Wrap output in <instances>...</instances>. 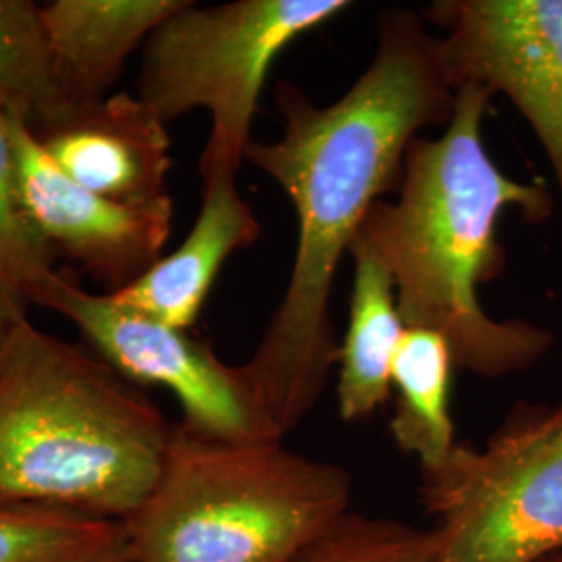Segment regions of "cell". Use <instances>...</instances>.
I'll return each instance as SVG.
<instances>
[{
  "label": "cell",
  "mask_w": 562,
  "mask_h": 562,
  "mask_svg": "<svg viewBox=\"0 0 562 562\" xmlns=\"http://www.w3.org/2000/svg\"><path fill=\"white\" fill-rule=\"evenodd\" d=\"M371 65L340 101L319 106L280 81L278 140H252L255 165L294 204L299 238L283 299L240 371L262 417L283 440L315 408L340 359L329 299L341 257L369 209L398 190L408 144L427 125H448L457 90L440 42L417 11L385 9Z\"/></svg>",
  "instance_id": "1"
},
{
  "label": "cell",
  "mask_w": 562,
  "mask_h": 562,
  "mask_svg": "<svg viewBox=\"0 0 562 562\" xmlns=\"http://www.w3.org/2000/svg\"><path fill=\"white\" fill-rule=\"evenodd\" d=\"M492 97L480 83L457 90L442 134L408 144L398 199L375 202L355 240L392 273L406 327L438 331L459 369L503 380L542 361L554 336L538 323L485 313L480 285L506 265L496 225L508 209L546 222L554 199L546 181L513 180L492 161L482 138Z\"/></svg>",
  "instance_id": "2"
},
{
  "label": "cell",
  "mask_w": 562,
  "mask_h": 562,
  "mask_svg": "<svg viewBox=\"0 0 562 562\" xmlns=\"http://www.w3.org/2000/svg\"><path fill=\"white\" fill-rule=\"evenodd\" d=\"M173 434L106 362L21 322L0 348V508L125 521L161 477Z\"/></svg>",
  "instance_id": "3"
},
{
  "label": "cell",
  "mask_w": 562,
  "mask_h": 562,
  "mask_svg": "<svg viewBox=\"0 0 562 562\" xmlns=\"http://www.w3.org/2000/svg\"><path fill=\"white\" fill-rule=\"evenodd\" d=\"M350 501L340 464L173 423L159 482L123 522L132 562H290Z\"/></svg>",
  "instance_id": "4"
},
{
  "label": "cell",
  "mask_w": 562,
  "mask_h": 562,
  "mask_svg": "<svg viewBox=\"0 0 562 562\" xmlns=\"http://www.w3.org/2000/svg\"><path fill=\"white\" fill-rule=\"evenodd\" d=\"M348 9V0H186L142 46L136 97L165 123L206 109L201 167L240 169L273 60Z\"/></svg>",
  "instance_id": "5"
},
{
  "label": "cell",
  "mask_w": 562,
  "mask_h": 562,
  "mask_svg": "<svg viewBox=\"0 0 562 562\" xmlns=\"http://www.w3.org/2000/svg\"><path fill=\"white\" fill-rule=\"evenodd\" d=\"M440 562H542L562 554V404H517L483 450L459 442L422 471Z\"/></svg>",
  "instance_id": "6"
},
{
  "label": "cell",
  "mask_w": 562,
  "mask_h": 562,
  "mask_svg": "<svg viewBox=\"0 0 562 562\" xmlns=\"http://www.w3.org/2000/svg\"><path fill=\"white\" fill-rule=\"evenodd\" d=\"M23 294L74 323L123 380L167 387L180 402L186 427L225 442H283L262 417L240 364L223 362L209 341L123 306L106 292H88L55 269Z\"/></svg>",
  "instance_id": "7"
},
{
  "label": "cell",
  "mask_w": 562,
  "mask_h": 562,
  "mask_svg": "<svg viewBox=\"0 0 562 562\" xmlns=\"http://www.w3.org/2000/svg\"><path fill=\"white\" fill-rule=\"evenodd\" d=\"M440 55L459 90L480 83L521 113L552 167L562 209V0H438Z\"/></svg>",
  "instance_id": "8"
},
{
  "label": "cell",
  "mask_w": 562,
  "mask_h": 562,
  "mask_svg": "<svg viewBox=\"0 0 562 562\" xmlns=\"http://www.w3.org/2000/svg\"><path fill=\"white\" fill-rule=\"evenodd\" d=\"M7 121L23 206L42 240L78 262L106 294L140 280L171 236L173 201L130 206L99 196L59 171L23 121Z\"/></svg>",
  "instance_id": "9"
},
{
  "label": "cell",
  "mask_w": 562,
  "mask_h": 562,
  "mask_svg": "<svg viewBox=\"0 0 562 562\" xmlns=\"http://www.w3.org/2000/svg\"><path fill=\"white\" fill-rule=\"evenodd\" d=\"M34 138L59 171L99 196L130 206L171 202L167 123L134 94H111Z\"/></svg>",
  "instance_id": "10"
},
{
  "label": "cell",
  "mask_w": 562,
  "mask_h": 562,
  "mask_svg": "<svg viewBox=\"0 0 562 562\" xmlns=\"http://www.w3.org/2000/svg\"><path fill=\"white\" fill-rule=\"evenodd\" d=\"M201 211L186 240L140 280L111 294L123 306L186 331L199 319L223 262L261 236V223L238 190V169L201 167Z\"/></svg>",
  "instance_id": "11"
},
{
  "label": "cell",
  "mask_w": 562,
  "mask_h": 562,
  "mask_svg": "<svg viewBox=\"0 0 562 562\" xmlns=\"http://www.w3.org/2000/svg\"><path fill=\"white\" fill-rule=\"evenodd\" d=\"M186 0H53L42 25L76 111L104 101L134 50Z\"/></svg>",
  "instance_id": "12"
},
{
  "label": "cell",
  "mask_w": 562,
  "mask_h": 562,
  "mask_svg": "<svg viewBox=\"0 0 562 562\" xmlns=\"http://www.w3.org/2000/svg\"><path fill=\"white\" fill-rule=\"evenodd\" d=\"M350 255L355 283L336 392L341 419L359 422L378 413L392 394V369L406 325L387 267L361 241H352Z\"/></svg>",
  "instance_id": "13"
},
{
  "label": "cell",
  "mask_w": 562,
  "mask_h": 562,
  "mask_svg": "<svg viewBox=\"0 0 562 562\" xmlns=\"http://www.w3.org/2000/svg\"><path fill=\"white\" fill-rule=\"evenodd\" d=\"M454 367L443 336L423 327H406L392 369L396 408L390 431L402 452L419 459L422 471L443 464L459 443L450 415Z\"/></svg>",
  "instance_id": "14"
},
{
  "label": "cell",
  "mask_w": 562,
  "mask_h": 562,
  "mask_svg": "<svg viewBox=\"0 0 562 562\" xmlns=\"http://www.w3.org/2000/svg\"><path fill=\"white\" fill-rule=\"evenodd\" d=\"M74 113L46 41L41 4L0 0V115L42 134Z\"/></svg>",
  "instance_id": "15"
},
{
  "label": "cell",
  "mask_w": 562,
  "mask_h": 562,
  "mask_svg": "<svg viewBox=\"0 0 562 562\" xmlns=\"http://www.w3.org/2000/svg\"><path fill=\"white\" fill-rule=\"evenodd\" d=\"M0 562H132L125 522L53 508H0Z\"/></svg>",
  "instance_id": "16"
},
{
  "label": "cell",
  "mask_w": 562,
  "mask_h": 562,
  "mask_svg": "<svg viewBox=\"0 0 562 562\" xmlns=\"http://www.w3.org/2000/svg\"><path fill=\"white\" fill-rule=\"evenodd\" d=\"M290 562H440L434 529L348 510Z\"/></svg>",
  "instance_id": "17"
},
{
  "label": "cell",
  "mask_w": 562,
  "mask_h": 562,
  "mask_svg": "<svg viewBox=\"0 0 562 562\" xmlns=\"http://www.w3.org/2000/svg\"><path fill=\"white\" fill-rule=\"evenodd\" d=\"M55 252L30 222L21 199L20 167L9 121L0 115V269L21 290L53 271Z\"/></svg>",
  "instance_id": "18"
},
{
  "label": "cell",
  "mask_w": 562,
  "mask_h": 562,
  "mask_svg": "<svg viewBox=\"0 0 562 562\" xmlns=\"http://www.w3.org/2000/svg\"><path fill=\"white\" fill-rule=\"evenodd\" d=\"M25 302L27 299L20 283L0 269V348L9 340L13 329L27 319Z\"/></svg>",
  "instance_id": "19"
},
{
  "label": "cell",
  "mask_w": 562,
  "mask_h": 562,
  "mask_svg": "<svg viewBox=\"0 0 562 562\" xmlns=\"http://www.w3.org/2000/svg\"><path fill=\"white\" fill-rule=\"evenodd\" d=\"M542 562H562V554H557V557H550V559H546Z\"/></svg>",
  "instance_id": "20"
}]
</instances>
